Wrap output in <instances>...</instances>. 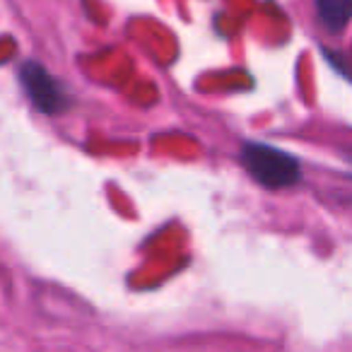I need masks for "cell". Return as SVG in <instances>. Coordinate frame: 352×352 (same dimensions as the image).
<instances>
[{"label": "cell", "instance_id": "1", "mask_svg": "<svg viewBox=\"0 0 352 352\" xmlns=\"http://www.w3.org/2000/svg\"><path fill=\"white\" fill-rule=\"evenodd\" d=\"M241 162L249 169L256 182L268 188H287L302 179V169L294 157L278 147L263 145V142H249L241 150Z\"/></svg>", "mask_w": 352, "mask_h": 352}, {"label": "cell", "instance_id": "2", "mask_svg": "<svg viewBox=\"0 0 352 352\" xmlns=\"http://www.w3.org/2000/svg\"><path fill=\"white\" fill-rule=\"evenodd\" d=\"M22 85H25L27 94L34 102V107L44 113H58L65 109L68 99H65L60 85L51 78L49 70H44L39 63H25L20 70Z\"/></svg>", "mask_w": 352, "mask_h": 352}, {"label": "cell", "instance_id": "3", "mask_svg": "<svg viewBox=\"0 0 352 352\" xmlns=\"http://www.w3.org/2000/svg\"><path fill=\"white\" fill-rule=\"evenodd\" d=\"M316 12L331 32H340L352 17V0H316Z\"/></svg>", "mask_w": 352, "mask_h": 352}]
</instances>
